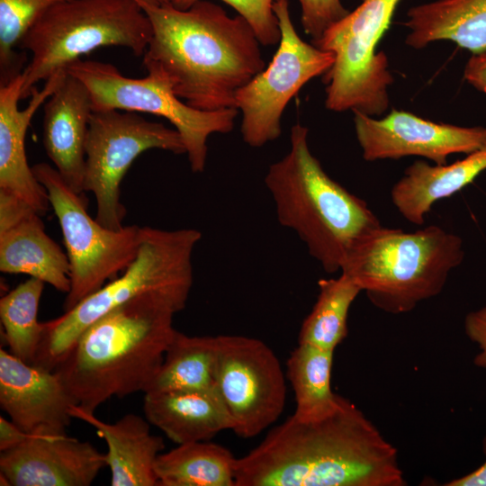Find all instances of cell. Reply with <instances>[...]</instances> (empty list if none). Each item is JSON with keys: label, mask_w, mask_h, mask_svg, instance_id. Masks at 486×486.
<instances>
[{"label": "cell", "mask_w": 486, "mask_h": 486, "mask_svg": "<svg viewBox=\"0 0 486 486\" xmlns=\"http://www.w3.org/2000/svg\"><path fill=\"white\" fill-rule=\"evenodd\" d=\"M396 448L347 399L324 418L292 415L237 458L235 486H405Z\"/></svg>", "instance_id": "1"}, {"label": "cell", "mask_w": 486, "mask_h": 486, "mask_svg": "<svg viewBox=\"0 0 486 486\" xmlns=\"http://www.w3.org/2000/svg\"><path fill=\"white\" fill-rule=\"evenodd\" d=\"M136 1L152 27L143 64L159 68L174 93L195 109L235 108L237 92L266 68L248 21L206 0L186 10Z\"/></svg>", "instance_id": "2"}, {"label": "cell", "mask_w": 486, "mask_h": 486, "mask_svg": "<svg viewBox=\"0 0 486 486\" xmlns=\"http://www.w3.org/2000/svg\"><path fill=\"white\" fill-rule=\"evenodd\" d=\"M178 311L157 294L128 302L90 325L53 371L76 403L91 412L112 397L145 392L176 331Z\"/></svg>", "instance_id": "3"}, {"label": "cell", "mask_w": 486, "mask_h": 486, "mask_svg": "<svg viewBox=\"0 0 486 486\" xmlns=\"http://www.w3.org/2000/svg\"><path fill=\"white\" fill-rule=\"evenodd\" d=\"M308 135L300 123L291 128L290 149L270 165L265 184L279 223L296 233L326 273L334 274L354 243L382 224L365 201L325 172Z\"/></svg>", "instance_id": "4"}, {"label": "cell", "mask_w": 486, "mask_h": 486, "mask_svg": "<svg viewBox=\"0 0 486 486\" xmlns=\"http://www.w3.org/2000/svg\"><path fill=\"white\" fill-rule=\"evenodd\" d=\"M464 257L461 237L440 226L406 232L381 225L354 243L340 273L376 308L400 314L438 295Z\"/></svg>", "instance_id": "5"}, {"label": "cell", "mask_w": 486, "mask_h": 486, "mask_svg": "<svg viewBox=\"0 0 486 486\" xmlns=\"http://www.w3.org/2000/svg\"><path fill=\"white\" fill-rule=\"evenodd\" d=\"M201 238L196 229L142 227L137 256L122 274L71 310L44 322L34 364L53 370L90 325L138 297L160 295L184 310L194 282L193 253Z\"/></svg>", "instance_id": "6"}, {"label": "cell", "mask_w": 486, "mask_h": 486, "mask_svg": "<svg viewBox=\"0 0 486 486\" xmlns=\"http://www.w3.org/2000/svg\"><path fill=\"white\" fill-rule=\"evenodd\" d=\"M150 21L136 0H66L50 8L29 30L19 49L31 53L22 71L21 99L40 81L94 50L123 47L145 54Z\"/></svg>", "instance_id": "7"}, {"label": "cell", "mask_w": 486, "mask_h": 486, "mask_svg": "<svg viewBox=\"0 0 486 486\" xmlns=\"http://www.w3.org/2000/svg\"><path fill=\"white\" fill-rule=\"evenodd\" d=\"M143 65L147 75L140 78L126 76L114 65L93 59H78L67 71L87 87L93 111L146 112L166 119L183 139L191 170L203 172L209 137L230 132L238 110L195 109L174 93L169 79L159 68Z\"/></svg>", "instance_id": "8"}, {"label": "cell", "mask_w": 486, "mask_h": 486, "mask_svg": "<svg viewBox=\"0 0 486 486\" xmlns=\"http://www.w3.org/2000/svg\"><path fill=\"white\" fill-rule=\"evenodd\" d=\"M400 2L363 0L312 42L335 57L332 67L323 75L328 110L379 116L388 109V87L393 78L386 55L377 52L376 47Z\"/></svg>", "instance_id": "9"}, {"label": "cell", "mask_w": 486, "mask_h": 486, "mask_svg": "<svg viewBox=\"0 0 486 486\" xmlns=\"http://www.w3.org/2000/svg\"><path fill=\"white\" fill-rule=\"evenodd\" d=\"M32 170L47 191L70 264L71 287L63 304L68 311L128 267L137 256L142 227L105 228L87 213L85 198L55 167L40 162Z\"/></svg>", "instance_id": "10"}, {"label": "cell", "mask_w": 486, "mask_h": 486, "mask_svg": "<svg viewBox=\"0 0 486 486\" xmlns=\"http://www.w3.org/2000/svg\"><path fill=\"white\" fill-rule=\"evenodd\" d=\"M149 149L186 154L176 129L134 112H92L86 140L84 188L94 195L95 220L105 228L123 227L127 212L121 202L122 181L135 159Z\"/></svg>", "instance_id": "11"}, {"label": "cell", "mask_w": 486, "mask_h": 486, "mask_svg": "<svg viewBox=\"0 0 486 486\" xmlns=\"http://www.w3.org/2000/svg\"><path fill=\"white\" fill-rule=\"evenodd\" d=\"M281 39L267 67L235 95L241 112L240 133L252 148L278 139L281 120L289 102L310 80L323 76L333 65L334 54L304 41L297 33L289 11V0H275Z\"/></svg>", "instance_id": "12"}, {"label": "cell", "mask_w": 486, "mask_h": 486, "mask_svg": "<svg viewBox=\"0 0 486 486\" xmlns=\"http://www.w3.org/2000/svg\"><path fill=\"white\" fill-rule=\"evenodd\" d=\"M216 338V389L230 414L231 430L242 438L254 437L284 411L286 384L280 361L258 338Z\"/></svg>", "instance_id": "13"}, {"label": "cell", "mask_w": 486, "mask_h": 486, "mask_svg": "<svg viewBox=\"0 0 486 486\" xmlns=\"http://www.w3.org/2000/svg\"><path fill=\"white\" fill-rule=\"evenodd\" d=\"M353 112L356 139L366 161L416 156L441 166L452 154L467 155L486 148V127L437 123L398 110L381 119Z\"/></svg>", "instance_id": "14"}, {"label": "cell", "mask_w": 486, "mask_h": 486, "mask_svg": "<svg viewBox=\"0 0 486 486\" xmlns=\"http://www.w3.org/2000/svg\"><path fill=\"white\" fill-rule=\"evenodd\" d=\"M76 404L53 370L27 364L0 349V406L24 432L65 435Z\"/></svg>", "instance_id": "15"}, {"label": "cell", "mask_w": 486, "mask_h": 486, "mask_svg": "<svg viewBox=\"0 0 486 486\" xmlns=\"http://www.w3.org/2000/svg\"><path fill=\"white\" fill-rule=\"evenodd\" d=\"M105 466V454L66 434L31 435L0 454V473L12 486H89Z\"/></svg>", "instance_id": "16"}, {"label": "cell", "mask_w": 486, "mask_h": 486, "mask_svg": "<svg viewBox=\"0 0 486 486\" xmlns=\"http://www.w3.org/2000/svg\"><path fill=\"white\" fill-rule=\"evenodd\" d=\"M67 70L57 72L46 81L43 87H33L26 108L20 110L22 73L0 86V191L17 196L40 215L50 206L44 186L38 181L27 161L25 137L32 119L40 106L58 87Z\"/></svg>", "instance_id": "17"}, {"label": "cell", "mask_w": 486, "mask_h": 486, "mask_svg": "<svg viewBox=\"0 0 486 486\" xmlns=\"http://www.w3.org/2000/svg\"><path fill=\"white\" fill-rule=\"evenodd\" d=\"M43 112L45 151L67 184L84 196L86 140L93 112L90 93L67 71L44 103Z\"/></svg>", "instance_id": "18"}, {"label": "cell", "mask_w": 486, "mask_h": 486, "mask_svg": "<svg viewBox=\"0 0 486 486\" xmlns=\"http://www.w3.org/2000/svg\"><path fill=\"white\" fill-rule=\"evenodd\" d=\"M70 414L94 428L105 441L112 486H158L155 463L165 443L161 436L150 433L147 418L127 414L114 423H107L77 404L71 406Z\"/></svg>", "instance_id": "19"}, {"label": "cell", "mask_w": 486, "mask_h": 486, "mask_svg": "<svg viewBox=\"0 0 486 486\" xmlns=\"http://www.w3.org/2000/svg\"><path fill=\"white\" fill-rule=\"evenodd\" d=\"M143 409L147 420L177 445L208 441L231 429L217 389L146 392Z\"/></svg>", "instance_id": "20"}, {"label": "cell", "mask_w": 486, "mask_h": 486, "mask_svg": "<svg viewBox=\"0 0 486 486\" xmlns=\"http://www.w3.org/2000/svg\"><path fill=\"white\" fill-rule=\"evenodd\" d=\"M485 170L486 148L452 164L417 160L392 186V202L404 219L421 226L436 202L460 192Z\"/></svg>", "instance_id": "21"}, {"label": "cell", "mask_w": 486, "mask_h": 486, "mask_svg": "<svg viewBox=\"0 0 486 486\" xmlns=\"http://www.w3.org/2000/svg\"><path fill=\"white\" fill-rule=\"evenodd\" d=\"M406 43L425 48L451 40L473 54L486 51V0H436L409 9Z\"/></svg>", "instance_id": "22"}, {"label": "cell", "mask_w": 486, "mask_h": 486, "mask_svg": "<svg viewBox=\"0 0 486 486\" xmlns=\"http://www.w3.org/2000/svg\"><path fill=\"white\" fill-rule=\"evenodd\" d=\"M0 271L23 274L70 291V264L66 252L46 233L38 212L0 232Z\"/></svg>", "instance_id": "23"}, {"label": "cell", "mask_w": 486, "mask_h": 486, "mask_svg": "<svg viewBox=\"0 0 486 486\" xmlns=\"http://www.w3.org/2000/svg\"><path fill=\"white\" fill-rule=\"evenodd\" d=\"M237 458L208 441L178 445L155 463L158 486H235Z\"/></svg>", "instance_id": "24"}, {"label": "cell", "mask_w": 486, "mask_h": 486, "mask_svg": "<svg viewBox=\"0 0 486 486\" xmlns=\"http://www.w3.org/2000/svg\"><path fill=\"white\" fill-rule=\"evenodd\" d=\"M217 338L176 331L146 392L216 389Z\"/></svg>", "instance_id": "25"}, {"label": "cell", "mask_w": 486, "mask_h": 486, "mask_svg": "<svg viewBox=\"0 0 486 486\" xmlns=\"http://www.w3.org/2000/svg\"><path fill=\"white\" fill-rule=\"evenodd\" d=\"M334 351L298 343L286 364V377L293 390L296 408L292 416L311 421L333 412L341 396L331 389Z\"/></svg>", "instance_id": "26"}, {"label": "cell", "mask_w": 486, "mask_h": 486, "mask_svg": "<svg viewBox=\"0 0 486 486\" xmlns=\"http://www.w3.org/2000/svg\"><path fill=\"white\" fill-rule=\"evenodd\" d=\"M318 284L316 302L302 321L298 343L335 351L347 335L348 312L362 290L343 273Z\"/></svg>", "instance_id": "27"}, {"label": "cell", "mask_w": 486, "mask_h": 486, "mask_svg": "<svg viewBox=\"0 0 486 486\" xmlns=\"http://www.w3.org/2000/svg\"><path fill=\"white\" fill-rule=\"evenodd\" d=\"M44 284L31 277L0 300L9 352L27 364H34L43 336L44 322L38 321V310Z\"/></svg>", "instance_id": "28"}, {"label": "cell", "mask_w": 486, "mask_h": 486, "mask_svg": "<svg viewBox=\"0 0 486 486\" xmlns=\"http://www.w3.org/2000/svg\"><path fill=\"white\" fill-rule=\"evenodd\" d=\"M66 0H0V86L21 75L26 52H18L23 37L52 6Z\"/></svg>", "instance_id": "29"}, {"label": "cell", "mask_w": 486, "mask_h": 486, "mask_svg": "<svg viewBox=\"0 0 486 486\" xmlns=\"http://www.w3.org/2000/svg\"><path fill=\"white\" fill-rule=\"evenodd\" d=\"M200 0H173L177 9L186 10ZM245 18L264 46L276 45L281 31L273 6L275 0H221Z\"/></svg>", "instance_id": "30"}, {"label": "cell", "mask_w": 486, "mask_h": 486, "mask_svg": "<svg viewBox=\"0 0 486 486\" xmlns=\"http://www.w3.org/2000/svg\"><path fill=\"white\" fill-rule=\"evenodd\" d=\"M301 5V21L311 42L317 41L334 23L348 14L341 0H298Z\"/></svg>", "instance_id": "31"}, {"label": "cell", "mask_w": 486, "mask_h": 486, "mask_svg": "<svg viewBox=\"0 0 486 486\" xmlns=\"http://www.w3.org/2000/svg\"><path fill=\"white\" fill-rule=\"evenodd\" d=\"M464 330L467 337L480 348L473 359L474 364L486 368V306L466 315Z\"/></svg>", "instance_id": "32"}, {"label": "cell", "mask_w": 486, "mask_h": 486, "mask_svg": "<svg viewBox=\"0 0 486 486\" xmlns=\"http://www.w3.org/2000/svg\"><path fill=\"white\" fill-rule=\"evenodd\" d=\"M32 212H37L24 201L0 191V232L14 226Z\"/></svg>", "instance_id": "33"}, {"label": "cell", "mask_w": 486, "mask_h": 486, "mask_svg": "<svg viewBox=\"0 0 486 486\" xmlns=\"http://www.w3.org/2000/svg\"><path fill=\"white\" fill-rule=\"evenodd\" d=\"M464 77L474 88L486 94V51L473 54L468 59Z\"/></svg>", "instance_id": "34"}, {"label": "cell", "mask_w": 486, "mask_h": 486, "mask_svg": "<svg viewBox=\"0 0 486 486\" xmlns=\"http://www.w3.org/2000/svg\"><path fill=\"white\" fill-rule=\"evenodd\" d=\"M31 434L24 432L12 420L0 417V451L10 450L26 441Z\"/></svg>", "instance_id": "35"}, {"label": "cell", "mask_w": 486, "mask_h": 486, "mask_svg": "<svg viewBox=\"0 0 486 486\" xmlns=\"http://www.w3.org/2000/svg\"><path fill=\"white\" fill-rule=\"evenodd\" d=\"M483 452L486 455V436L482 443ZM445 485L446 486H486V461L478 469Z\"/></svg>", "instance_id": "36"}, {"label": "cell", "mask_w": 486, "mask_h": 486, "mask_svg": "<svg viewBox=\"0 0 486 486\" xmlns=\"http://www.w3.org/2000/svg\"><path fill=\"white\" fill-rule=\"evenodd\" d=\"M144 1L150 4H168V3L173 2V0H144Z\"/></svg>", "instance_id": "37"}]
</instances>
